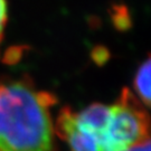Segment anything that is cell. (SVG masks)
<instances>
[{"label": "cell", "mask_w": 151, "mask_h": 151, "mask_svg": "<svg viewBox=\"0 0 151 151\" xmlns=\"http://www.w3.org/2000/svg\"><path fill=\"white\" fill-rule=\"evenodd\" d=\"M150 58L148 57L138 68L133 81V88L137 93L135 96L146 106H149L150 104Z\"/></svg>", "instance_id": "4"}, {"label": "cell", "mask_w": 151, "mask_h": 151, "mask_svg": "<svg viewBox=\"0 0 151 151\" xmlns=\"http://www.w3.org/2000/svg\"><path fill=\"white\" fill-rule=\"evenodd\" d=\"M150 119L140 100L124 87L110 105V119L102 138L103 151H125L150 139Z\"/></svg>", "instance_id": "2"}, {"label": "cell", "mask_w": 151, "mask_h": 151, "mask_svg": "<svg viewBox=\"0 0 151 151\" xmlns=\"http://www.w3.org/2000/svg\"><path fill=\"white\" fill-rule=\"evenodd\" d=\"M54 94L24 76L0 82V151H58L52 108Z\"/></svg>", "instance_id": "1"}, {"label": "cell", "mask_w": 151, "mask_h": 151, "mask_svg": "<svg viewBox=\"0 0 151 151\" xmlns=\"http://www.w3.org/2000/svg\"><path fill=\"white\" fill-rule=\"evenodd\" d=\"M8 20V9H7V0H0V45L4 38V32Z\"/></svg>", "instance_id": "5"}, {"label": "cell", "mask_w": 151, "mask_h": 151, "mask_svg": "<svg viewBox=\"0 0 151 151\" xmlns=\"http://www.w3.org/2000/svg\"><path fill=\"white\" fill-rule=\"evenodd\" d=\"M150 149H151L150 139H148V140L142 141L140 143L131 147V148H129L128 150H125V151H150Z\"/></svg>", "instance_id": "6"}, {"label": "cell", "mask_w": 151, "mask_h": 151, "mask_svg": "<svg viewBox=\"0 0 151 151\" xmlns=\"http://www.w3.org/2000/svg\"><path fill=\"white\" fill-rule=\"evenodd\" d=\"M54 129L55 134L67 142L70 151H103L101 140L78 124L76 112L70 106L60 110Z\"/></svg>", "instance_id": "3"}]
</instances>
